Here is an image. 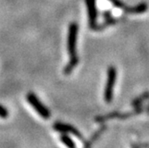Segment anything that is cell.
Segmentation results:
<instances>
[{
  "mask_svg": "<svg viewBox=\"0 0 149 148\" xmlns=\"http://www.w3.org/2000/svg\"><path fill=\"white\" fill-rule=\"evenodd\" d=\"M118 22V19L116 18H113V17H110V18H108L105 20V22L104 23H102L101 25H97L96 27V31H100V30H103L104 28H106L107 26H109V25H112V24H114Z\"/></svg>",
  "mask_w": 149,
  "mask_h": 148,
  "instance_id": "7c38bea8",
  "label": "cell"
},
{
  "mask_svg": "<svg viewBox=\"0 0 149 148\" xmlns=\"http://www.w3.org/2000/svg\"><path fill=\"white\" fill-rule=\"evenodd\" d=\"M116 79H117V70L114 66H110L107 70V79L104 91V99L106 103H111L113 101Z\"/></svg>",
  "mask_w": 149,
  "mask_h": 148,
  "instance_id": "6da1fadb",
  "label": "cell"
},
{
  "mask_svg": "<svg viewBox=\"0 0 149 148\" xmlns=\"http://www.w3.org/2000/svg\"></svg>",
  "mask_w": 149,
  "mask_h": 148,
  "instance_id": "e0dca14e",
  "label": "cell"
},
{
  "mask_svg": "<svg viewBox=\"0 0 149 148\" xmlns=\"http://www.w3.org/2000/svg\"><path fill=\"white\" fill-rule=\"evenodd\" d=\"M149 99V91H146L144 93H142L140 96H139L138 97L135 98L132 102H131V106L132 107H139L141 106L142 104Z\"/></svg>",
  "mask_w": 149,
  "mask_h": 148,
  "instance_id": "ba28073f",
  "label": "cell"
},
{
  "mask_svg": "<svg viewBox=\"0 0 149 148\" xmlns=\"http://www.w3.org/2000/svg\"><path fill=\"white\" fill-rule=\"evenodd\" d=\"M146 110V107H143V106H139V107H134V110L130 111V112H128V113H120L119 118L120 120H125L127 118H130V117H133V116H136L138 114H140L142 113L144 111Z\"/></svg>",
  "mask_w": 149,
  "mask_h": 148,
  "instance_id": "52a82bcc",
  "label": "cell"
},
{
  "mask_svg": "<svg viewBox=\"0 0 149 148\" xmlns=\"http://www.w3.org/2000/svg\"><path fill=\"white\" fill-rule=\"evenodd\" d=\"M146 113H147L149 114V104H148V105H147V106L146 107Z\"/></svg>",
  "mask_w": 149,
  "mask_h": 148,
  "instance_id": "2e32d148",
  "label": "cell"
},
{
  "mask_svg": "<svg viewBox=\"0 0 149 148\" xmlns=\"http://www.w3.org/2000/svg\"><path fill=\"white\" fill-rule=\"evenodd\" d=\"M109 1H111L113 3V5L115 6V7H118V8H120V9H125L126 6L121 2L120 1V0H109Z\"/></svg>",
  "mask_w": 149,
  "mask_h": 148,
  "instance_id": "5bb4252c",
  "label": "cell"
},
{
  "mask_svg": "<svg viewBox=\"0 0 149 148\" xmlns=\"http://www.w3.org/2000/svg\"><path fill=\"white\" fill-rule=\"evenodd\" d=\"M54 129L60 132V133H65V134H72L74 137L78 138L80 140H83V137L81 135V133L75 129L73 126L66 123H62V122H56L54 124Z\"/></svg>",
  "mask_w": 149,
  "mask_h": 148,
  "instance_id": "5b68a950",
  "label": "cell"
},
{
  "mask_svg": "<svg viewBox=\"0 0 149 148\" xmlns=\"http://www.w3.org/2000/svg\"><path fill=\"white\" fill-rule=\"evenodd\" d=\"M78 63H79V57L78 56L71 57L69 63H67V65L65 66V68H64V71H63L64 74L69 75L70 73H72V72L73 71V69L75 68V67L78 65Z\"/></svg>",
  "mask_w": 149,
  "mask_h": 148,
  "instance_id": "9c48e42d",
  "label": "cell"
},
{
  "mask_svg": "<svg viewBox=\"0 0 149 148\" xmlns=\"http://www.w3.org/2000/svg\"><path fill=\"white\" fill-rule=\"evenodd\" d=\"M120 113L119 112H113V113H110L108 114H105V115H101V116H97L95 119L97 122H104L106 120H112L113 118H119Z\"/></svg>",
  "mask_w": 149,
  "mask_h": 148,
  "instance_id": "30bf717a",
  "label": "cell"
},
{
  "mask_svg": "<svg viewBox=\"0 0 149 148\" xmlns=\"http://www.w3.org/2000/svg\"><path fill=\"white\" fill-rule=\"evenodd\" d=\"M26 99L29 102V104L36 110V112L44 119H49L51 116L50 111L47 108V107L39 101L38 97L35 95L34 93L30 92L28 95L26 96Z\"/></svg>",
  "mask_w": 149,
  "mask_h": 148,
  "instance_id": "3957f363",
  "label": "cell"
},
{
  "mask_svg": "<svg viewBox=\"0 0 149 148\" xmlns=\"http://www.w3.org/2000/svg\"><path fill=\"white\" fill-rule=\"evenodd\" d=\"M60 141L66 145L67 147H70V148H74L76 147L75 143L73 142V140L70 138V136H68L67 134L65 133H62V135L60 136Z\"/></svg>",
  "mask_w": 149,
  "mask_h": 148,
  "instance_id": "8fae6325",
  "label": "cell"
},
{
  "mask_svg": "<svg viewBox=\"0 0 149 148\" xmlns=\"http://www.w3.org/2000/svg\"><path fill=\"white\" fill-rule=\"evenodd\" d=\"M104 129H105V127H104V126H103V127H102V128H101L99 130H97L96 133H95V135L93 136V138H90V140H89V143H88V144H87V145H86V146H89V145H91V143H92V142H94L95 140H96V139H97V138H98V137L101 135V133H102V132H103Z\"/></svg>",
  "mask_w": 149,
  "mask_h": 148,
  "instance_id": "4fadbf2b",
  "label": "cell"
},
{
  "mask_svg": "<svg viewBox=\"0 0 149 148\" xmlns=\"http://www.w3.org/2000/svg\"><path fill=\"white\" fill-rule=\"evenodd\" d=\"M8 117V111L6 107H4L3 105L0 104V118L2 119H6Z\"/></svg>",
  "mask_w": 149,
  "mask_h": 148,
  "instance_id": "9a60e30c",
  "label": "cell"
},
{
  "mask_svg": "<svg viewBox=\"0 0 149 148\" xmlns=\"http://www.w3.org/2000/svg\"><path fill=\"white\" fill-rule=\"evenodd\" d=\"M88 23L91 29L95 30L97 27V10L96 6V0H86Z\"/></svg>",
  "mask_w": 149,
  "mask_h": 148,
  "instance_id": "277c9868",
  "label": "cell"
},
{
  "mask_svg": "<svg viewBox=\"0 0 149 148\" xmlns=\"http://www.w3.org/2000/svg\"><path fill=\"white\" fill-rule=\"evenodd\" d=\"M79 26L76 22L69 24L68 35H67V51L71 57H76L77 55V39H78Z\"/></svg>",
  "mask_w": 149,
  "mask_h": 148,
  "instance_id": "7a4b0ae2",
  "label": "cell"
},
{
  "mask_svg": "<svg viewBox=\"0 0 149 148\" xmlns=\"http://www.w3.org/2000/svg\"><path fill=\"white\" fill-rule=\"evenodd\" d=\"M148 9V6L146 3H140L138 6H135L132 7L126 6L124 9V12L129 15H140V13H144Z\"/></svg>",
  "mask_w": 149,
  "mask_h": 148,
  "instance_id": "8992f818",
  "label": "cell"
}]
</instances>
